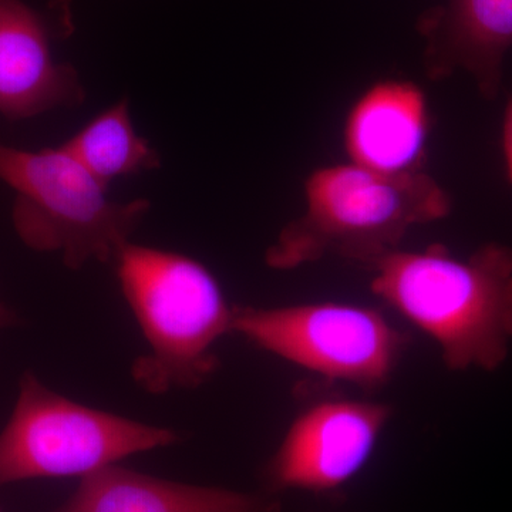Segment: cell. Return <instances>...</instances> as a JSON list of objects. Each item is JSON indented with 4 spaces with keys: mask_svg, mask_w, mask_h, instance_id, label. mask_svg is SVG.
I'll use <instances>...</instances> for the list:
<instances>
[{
    "mask_svg": "<svg viewBox=\"0 0 512 512\" xmlns=\"http://www.w3.org/2000/svg\"><path fill=\"white\" fill-rule=\"evenodd\" d=\"M181 440L180 431L73 402L26 372L15 409L0 433V485L36 478H82Z\"/></svg>",
    "mask_w": 512,
    "mask_h": 512,
    "instance_id": "5",
    "label": "cell"
},
{
    "mask_svg": "<svg viewBox=\"0 0 512 512\" xmlns=\"http://www.w3.org/2000/svg\"><path fill=\"white\" fill-rule=\"evenodd\" d=\"M305 211L265 252V264L291 271L333 256L369 266L397 251L410 229L444 220L448 192L424 170L382 174L352 163L316 168L306 178Z\"/></svg>",
    "mask_w": 512,
    "mask_h": 512,
    "instance_id": "2",
    "label": "cell"
},
{
    "mask_svg": "<svg viewBox=\"0 0 512 512\" xmlns=\"http://www.w3.org/2000/svg\"><path fill=\"white\" fill-rule=\"evenodd\" d=\"M16 322H18V318H16L15 313L0 302V329L10 328Z\"/></svg>",
    "mask_w": 512,
    "mask_h": 512,
    "instance_id": "14",
    "label": "cell"
},
{
    "mask_svg": "<svg viewBox=\"0 0 512 512\" xmlns=\"http://www.w3.org/2000/svg\"><path fill=\"white\" fill-rule=\"evenodd\" d=\"M117 279L136 318L146 355L131 376L151 394L202 386L220 366L215 345L232 333L229 305L210 269L191 256L127 242L117 252Z\"/></svg>",
    "mask_w": 512,
    "mask_h": 512,
    "instance_id": "3",
    "label": "cell"
},
{
    "mask_svg": "<svg viewBox=\"0 0 512 512\" xmlns=\"http://www.w3.org/2000/svg\"><path fill=\"white\" fill-rule=\"evenodd\" d=\"M503 153L508 181L512 184V92L508 96L503 121Z\"/></svg>",
    "mask_w": 512,
    "mask_h": 512,
    "instance_id": "13",
    "label": "cell"
},
{
    "mask_svg": "<svg viewBox=\"0 0 512 512\" xmlns=\"http://www.w3.org/2000/svg\"><path fill=\"white\" fill-rule=\"evenodd\" d=\"M232 333L330 380L376 389L399 365L406 336L382 313L350 303L235 306Z\"/></svg>",
    "mask_w": 512,
    "mask_h": 512,
    "instance_id": "6",
    "label": "cell"
},
{
    "mask_svg": "<svg viewBox=\"0 0 512 512\" xmlns=\"http://www.w3.org/2000/svg\"><path fill=\"white\" fill-rule=\"evenodd\" d=\"M392 409L353 399L320 400L292 421L281 446L265 468L274 491L330 493L366 466Z\"/></svg>",
    "mask_w": 512,
    "mask_h": 512,
    "instance_id": "7",
    "label": "cell"
},
{
    "mask_svg": "<svg viewBox=\"0 0 512 512\" xmlns=\"http://www.w3.org/2000/svg\"><path fill=\"white\" fill-rule=\"evenodd\" d=\"M84 97L77 70L53 57L45 18L22 0H0V113L25 120Z\"/></svg>",
    "mask_w": 512,
    "mask_h": 512,
    "instance_id": "9",
    "label": "cell"
},
{
    "mask_svg": "<svg viewBox=\"0 0 512 512\" xmlns=\"http://www.w3.org/2000/svg\"><path fill=\"white\" fill-rule=\"evenodd\" d=\"M64 146L107 187L117 178L156 170L161 165L156 148L137 133L127 99L101 111Z\"/></svg>",
    "mask_w": 512,
    "mask_h": 512,
    "instance_id": "12",
    "label": "cell"
},
{
    "mask_svg": "<svg viewBox=\"0 0 512 512\" xmlns=\"http://www.w3.org/2000/svg\"><path fill=\"white\" fill-rule=\"evenodd\" d=\"M416 29L430 80L463 70L485 100L497 99L512 47V0H444L421 13Z\"/></svg>",
    "mask_w": 512,
    "mask_h": 512,
    "instance_id": "8",
    "label": "cell"
},
{
    "mask_svg": "<svg viewBox=\"0 0 512 512\" xmlns=\"http://www.w3.org/2000/svg\"><path fill=\"white\" fill-rule=\"evenodd\" d=\"M0 180L16 192L12 220L29 248L57 252L82 269L116 258L151 202H117L67 147L19 150L0 143Z\"/></svg>",
    "mask_w": 512,
    "mask_h": 512,
    "instance_id": "4",
    "label": "cell"
},
{
    "mask_svg": "<svg viewBox=\"0 0 512 512\" xmlns=\"http://www.w3.org/2000/svg\"><path fill=\"white\" fill-rule=\"evenodd\" d=\"M377 298L423 330L451 370L494 372L512 343V248L488 242L468 258L443 245L369 265Z\"/></svg>",
    "mask_w": 512,
    "mask_h": 512,
    "instance_id": "1",
    "label": "cell"
},
{
    "mask_svg": "<svg viewBox=\"0 0 512 512\" xmlns=\"http://www.w3.org/2000/svg\"><path fill=\"white\" fill-rule=\"evenodd\" d=\"M429 109L423 89L406 80H382L349 110L343 144L349 163L382 174L424 170Z\"/></svg>",
    "mask_w": 512,
    "mask_h": 512,
    "instance_id": "10",
    "label": "cell"
},
{
    "mask_svg": "<svg viewBox=\"0 0 512 512\" xmlns=\"http://www.w3.org/2000/svg\"><path fill=\"white\" fill-rule=\"evenodd\" d=\"M261 494L164 480L111 464L82 477L66 503L52 512H276Z\"/></svg>",
    "mask_w": 512,
    "mask_h": 512,
    "instance_id": "11",
    "label": "cell"
}]
</instances>
